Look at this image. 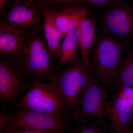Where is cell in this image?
I'll return each mask as SVG.
<instances>
[{"label":"cell","instance_id":"obj_17","mask_svg":"<svg viewBox=\"0 0 133 133\" xmlns=\"http://www.w3.org/2000/svg\"><path fill=\"white\" fill-rule=\"evenodd\" d=\"M118 95L133 107V87L130 86L120 87Z\"/></svg>","mask_w":133,"mask_h":133},{"label":"cell","instance_id":"obj_21","mask_svg":"<svg viewBox=\"0 0 133 133\" xmlns=\"http://www.w3.org/2000/svg\"><path fill=\"white\" fill-rule=\"evenodd\" d=\"M9 133H56L54 132H43V131H31L24 129H12L10 130Z\"/></svg>","mask_w":133,"mask_h":133},{"label":"cell","instance_id":"obj_15","mask_svg":"<svg viewBox=\"0 0 133 133\" xmlns=\"http://www.w3.org/2000/svg\"><path fill=\"white\" fill-rule=\"evenodd\" d=\"M79 25L69 32L61 43L60 55L57 60L59 69L74 63L79 58Z\"/></svg>","mask_w":133,"mask_h":133},{"label":"cell","instance_id":"obj_11","mask_svg":"<svg viewBox=\"0 0 133 133\" xmlns=\"http://www.w3.org/2000/svg\"><path fill=\"white\" fill-rule=\"evenodd\" d=\"M27 36L0 22V54L16 57L26 49Z\"/></svg>","mask_w":133,"mask_h":133},{"label":"cell","instance_id":"obj_25","mask_svg":"<svg viewBox=\"0 0 133 133\" xmlns=\"http://www.w3.org/2000/svg\"><path fill=\"white\" fill-rule=\"evenodd\" d=\"M14 2L19 1H27V0H14Z\"/></svg>","mask_w":133,"mask_h":133},{"label":"cell","instance_id":"obj_7","mask_svg":"<svg viewBox=\"0 0 133 133\" xmlns=\"http://www.w3.org/2000/svg\"><path fill=\"white\" fill-rule=\"evenodd\" d=\"M43 10L31 0L14 2L1 22L27 36L43 30Z\"/></svg>","mask_w":133,"mask_h":133},{"label":"cell","instance_id":"obj_10","mask_svg":"<svg viewBox=\"0 0 133 133\" xmlns=\"http://www.w3.org/2000/svg\"><path fill=\"white\" fill-rule=\"evenodd\" d=\"M49 6L52 9L55 23L63 38L77 27L89 14L88 9L79 3Z\"/></svg>","mask_w":133,"mask_h":133},{"label":"cell","instance_id":"obj_13","mask_svg":"<svg viewBox=\"0 0 133 133\" xmlns=\"http://www.w3.org/2000/svg\"><path fill=\"white\" fill-rule=\"evenodd\" d=\"M43 11L44 37L53 58L55 60H57L60 55L61 40L63 38L55 23L53 12L50 6L45 7Z\"/></svg>","mask_w":133,"mask_h":133},{"label":"cell","instance_id":"obj_20","mask_svg":"<svg viewBox=\"0 0 133 133\" xmlns=\"http://www.w3.org/2000/svg\"><path fill=\"white\" fill-rule=\"evenodd\" d=\"M12 0H0V14L2 16L8 11V8L10 6Z\"/></svg>","mask_w":133,"mask_h":133},{"label":"cell","instance_id":"obj_5","mask_svg":"<svg viewBox=\"0 0 133 133\" xmlns=\"http://www.w3.org/2000/svg\"><path fill=\"white\" fill-rule=\"evenodd\" d=\"M103 33L121 43L126 48L133 41V6L118 2L100 17Z\"/></svg>","mask_w":133,"mask_h":133},{"label":"cell","instance_id":"obj_16","mask_svg":"<svg viewBox=\"0 0 133 133\" xmlns=\"http://www.w3.org/2000/svg\"><path fill=\"white\" fill-rule=\"evenodd\" d=\"M114 82L119 88L123 86L133 87V45L126 49L116 70Z\"/></svg>","mask_w":133,"mask_h":133},{"label":"cell","instance_id":"obj_2","mask_svg":"<svg viewBox=\"0 0 133 133\" xmlns=\"http://www.w3.org/2000/svg\"><path fill=\"white\" fill-rule=\"evenodd\" d=\"M93 79L89 67L85 66L79 59L55 73L50 82L57 88L66 108L75 114L79 108L84 94Z\"/></svg>","mask_w":133,"mask_h":133},{"label":"cell","instance_id":"obj_3","mask_svg":"<svg viewBox=\"0 0 133 133\" xmlns=\"http://www.w3.org/2000/svg\"><path fill=\"white\" fill-rule=\"evenodd\" d=\"M26 49L15 58L31 78L34 80L50 81L54 76V58L40 32L26 38Z\"/></svg>","mask_w":133,"mask_h":133},{"label":"cell","instance_id":"obj_19","mask_svg":"<svg viewBox=\"0 0 133 133\" xmlns=\"http://www.w3.org/2000/svg\"><path fill=\"white\" fill-rule=\"evenodd\" d=\"M80 3H83V0H48L49 5H64Z\"/></svg>","mask_w":133,"mask_h":133},{"label":"cell","instance_id":"obj_6","mask_svg":"<svg viewBox=\"0 0 133 133\" xmlns=\"http://www.w3.org/2000/svg\"><path fill=\"white\" fill-rule=\"evenodd\" d=\"M27 72L15 58L1 55L0 98L2 102L11 105L28 87L29 78Z\"/></svg>","mask_w":133,"mask_h":133},{"label":"cell","instance_id":"obj_18","mask_svg":"<svg viewBox=\"0 0 133 133\" xmlns=\"http://www.w3.org/2000/svg\"><path fill=\"white\" fill-rule=\"evenodd\" d=\"M118 0H83V3H87L97 7H102L115 4Z\"/></svg>","mask_w":133,"mask_h":133},{"label":"cell","instance_id":"obj_23","mask_svg":"<svg viewBox=\"0 0 133 133\" xmlns=\"http://www.w3.org/2000/svg\"><path fill=\"white\" fill-rule=\"evenodd\" d=\"M77 133H99L94 129L88 127H84L79 129Z\"/></svg>","mask_w":133,"mask_h":133},{"label":"cell","instance_id":"obj_24","mask_svg":"<svg viewBox=\"0 0 133 133\" xmlns=\"http://www.w3.org/2000/svg\"><path fill=\"white\" fill-rule=\"evenodd\" d=\"M118 133H133V131L127 130L125 128H114Z\"/></svg>","mask_w":133,"mask_h":133},{"label":"cell","instance_id":"obj_1","mask_svg":"<svg viewBox=\"0 0 133 133\" xmlns=\"http://www.w3.org/2000/svg\"><path fill=\"white\" fill-rule=\"evenodd\" d=\"M126 49L119 41L103 32L97 36L89 55V67L105 85L113 83Z\"/></svg>","mask_w":133,"mask_h":133},{"label":"cell","instance_id":"obj_9","mask_svg":"<svg viewBox=\"0 0 133 133\" xmlns=\"http://www.w3.org/2000/svg\"><path fill=\"white\" fill-rule=\"evenodd\" d=\"M107 92L93 79L84 94L80 107L74 114L84 118L100 119L105 113Z\"/></svg>","mask_w":133,"mask_h":133},{"label":"cell","instance_id":"obj_22","mask_svg":"<svg viewBox=\"0 0 133 133\" xmlns=\"http://www.w3.org/2000/svg\"><path fill=\"white\" fill-rule=\"evenodd\" d=\"M38 6L39 8L43 9L45 7L49 5L48 0H31Z\"/></svg>","mask_w":133,"mask_h":133},{"label":"cell","instance_id":"obj_8","mask_svg":"<svg viewBox=\"0 0 133 133\" xmlns=\"http://www.w3.org/2000/svg\"><path fill=\"white\" fill-rule=\"evenodd\" d=\"M19 107L7 114V125L24 130L54 132L61 131L65 126L64 117Z\"/></svg>","mask_w":133,"mask_h":133},{"label":"cell","instance_id":"obj_12","mask_svg":"<svg viewBox=\"0 0 133 133\" xmlns=\"http://www.w3.org/2000/svg\"><path fill=\"white\" fill-rule=\"evenodd\" d=\"M105 113L114 128H125L132 118L133 107L117 94L107 102Z\"/></svg>","mask_w":133,"mask_h":133},{"label":"cell","instance_id":"obj_14","mask_svg":"<svg viewBox=\"0 0 133 133\" xmlns=\"http://www.w3.org/2000/svg\"><path fill=\"white\" fill-rule=\"evenodd\" d=\"M96 21L91 17H86L79 24V39L81 59L84 65L89 67V55L96 40Z\"/></svg>","mask_w":133,"mask_h":133},{"label":"cell","instance_id":"obj_4","mask_svg":"<svg viewBox=\"0 0 133 133\" xmlns=\"http://www.w3.org/2000/svg\"><path fill=\"white\" fill-rule=\"evenodd\" d=\"M19 107L45 112L64 117L66 108L63 99L53 83L35 80L18 104Z\"/></svg>","mask_w":133,"mask_h":133}]
</instances>
